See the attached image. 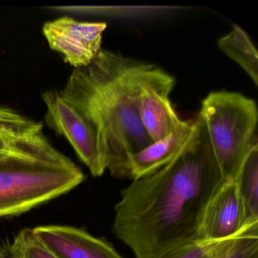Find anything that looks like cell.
<instances>
[{
  "instance_id": "obj_14",
  "label": "cell",
  "mask_w": 258,
  "mask_h": 258,
  "mask_svg": "<svg viewBox=\"0 0 258 258\" xmlns=\"http://www.w3.org/2000/svg\"><path fill=\"white\" fill-rule=\"evenodd\" d=\"M235 179L249 217L258 220V145L247 155Z\"/></svg>"
},
{
  "instance_id": "obj_12",
  "label": "cell",
  "mask_w": 258,
  "mask_h": 258,
  "mask_svg": "<svg viewBox=\"0 0 258 258\" xmlns=\"http://www.w3.org/2000/svg\"><path fill=\"white\" fill-rule=\"evenodd\" d=\"M217 46L226 56L238 64L258 87L257 49L243 28L232 25L229 33L218 39Z\"/></svg>"
},
{
  "instance_id": "obj_8",
  "label": "cell",
  "mask_w": 258,
  "mask_h": 258,
  "mask_svg": "<svg viewBox=\"0 0 258 258\" xmlns=\"http://www.w3.org/2000/svg\"><path fill=\"white\" fill-rule=\"evenodd\" d=\"M105 22H80L70 17L49 21L43 34L52 50L62 55L75 69L85 67L97 56L102 48Z\"/></svg>"
},
{
  "instance_id": "obj_1",
  "label": "cell",
  "mask_w": 258,
  "mask_h": 258,
  "mask_svg": "<svg viewBox=\"0 0 258 258\" xmlns=\"http://www.w3.org/2000/svg\"><path fill=\"white\" fill-rule=\"evenodd\" d=\"M179 155L155 173L133 180L120 192L113 229L136 258H158L196 240L201 212L221 181L205 126Z\"/></svg>"
},
{
  "instance_id": "obj_2",
  "label": "cell",
  "mask_w": 258,
  "mask_h": 258,
  "mask_svg": "<svg viewBox=\"0 0 258 258\" xmlns=\"http://www.w3.org/2000/svg\"><path fill=\"white\" fill-rule=\"evenodd\" d=\"M170 75L155 63L102 49L88 66L74 69L59 91L97 131L114 177L126 178L130 159L152 143L139 117L142 90Z\"/></svg>"
},
{
  "instance_id": "obj_10",
  "label": "cell",
  "mask_w": 258,
  "mask_h": 258,
  "mask_svg": "<svg viewBox=\"0 0 258 258\" xmlns=\"http://www.w3.org/2000/svg\"><path fill=\"white\" fill-rule=\"evenodd\" d=\"M175 85L176 79L170 75L166 79L146 86L140 93L139 117L152 143L162 140L182 123L170 99Z\"/></svg>"
},
{
  "instance_id": "obj_5",
  "label": "cell",
  "mask_w": 258,
  "mask_h": 258,
  "mask_svg": "<svg viewBox=\"0 0 258 258\" xmlns=\"http://www.w3.org/2000/svg\"><path fill=\"white\" fill-rule=\"evenodd\" d=\"M46 105L44 122L55 134L64 137L93 176L108 170V159L99 134L81 111L58 90L42 93Z\"/></svg>"
},
{
  "instance_id": "obj_15",
  "label": "cell",
  "mask_w": 258,
  "mask_h": 258,
  "mask_svg": "<svg viewBox=\"0 0 258 258\" xmlns=\"http://www.w3.org/2000/svg\"><path fill=\"white\" fill-rule=\"evenodd\" d=\"M11 246L17 258H58L39 241L32 229L22 230Z\"/></svg>"
},
{
  "instance_id": "obj_4",
  "label": "cell",
  "mask_w": 258,
  "mask_h": 258,
  "mask_svg": "<svg viewBox=\"0 0 258 258\" xmlns=\"http://www.w3.org/2000/svg\"><path fill=\"white\" fill-rule=\"evenodd\" d=\"M82 170L64 164L20 158L0 159V219L19 215L76 188Z\"/></svg>"
},
{
  "instance_id": "obj_13",
  "label": "cell",
  "mask_w": 258,
  "mask_h": 258,
  "mask_svg": "<svg viewBox=\"0 0 258 258\" xmlns=\"http://www.w3.org/2000/svg\"><path fill=\"white\" fill-rule=\"evenodd\" d=\"M205 258H258V223L247 225Z\"/></svg>"
},
{
  "instance_id": "obj_3",
  "label": "cell",
  "mask_w": 258,
  "mask_h": 258,
  "mask_svg": "<svg viewBox=\"0 0 258 258\" xmlns=\"http://www.w3.org/2000/svg\"><path fill=\"white\" fill-rule=\"evenodd\" d=\"M200 117L221 180L235 179L247 155L258 145L257 105L238 92L218 90L202 101Z\"/></svg>"
},
{
  "instance_id": "obj_16",
  "label": "cell",
  "mask_w": 258,
  "mask_h": 258,
  "mask_svg": "<svg viewBox=\"0 0 258 258\" xmlns=\"http://www.w3.org/2000/svg\"><path fill=\"white\" fill-rule=\"evenodd\" d=\"M226 239L227 238L208 241L193 240L174 247L158 258H205Z\"/></svg>"
},
{
  "instance_id": "obj_17",
  "label": "cell",
  "mask_w": 258,
  "mask_h": 258,
  "mask_svg": "<svg viewBox=\"0 0 258 258\" xmlns=\"http://www.w3.org/2000/svg\"><path fill=\"white\" fill-rule=\"evenodd\" d=\"M0 258H17L12 248L11 244L0 247Z\"/></svg>"
},
{
  "instance_id": "obj_11",
  "label": "cell",
  "mask_w": 258,
  "mask_h": 258,
  "mask_svg": "<svg viewBox=\"0 0 258 258\" xmlns=\"http://www.w3.org/2000/svg\"><path fill=\"white\" fill-rule=\"evenodd\" d=\"M197 115L182 123L162 140L152 143L130 159L126 178L137 180L149 176L171 162L183 149L197 125Z\"/></svg>"
},
{
  "instance_id": "obj_9",
  "label": "cell",
  "mask_w": 258,
  "mask_h": 258,
  "mask_svg": "<svg viewBox=\"0 0 258 258\" xmlns=\"http://www.w3.org/2000/svg\"><path fill=\"white\" fill-rule=\"evenodd\" d=\"M39 241L58 258H124L108 241L73 226H37Z\"/></svg>"
},
{
  "instance_id": "obj_18",
  "label": "cell",
  "mask_w": 258,
  "mask_h": 258,
  "mask_svg": "<svg viewBox=\"0 0 258 258\" xmlns=\"http://www.w3.org/2000/svg\"></svg>"
},
{
  "instance_id": "obj_7",
  "label": "cell",
  "mask_w": 258,
  "mask_h": 258,
  "mask_svg": "<svg viewBox=\"0 0 258 258\" xmlns=\"http://www.w3.org/2000/svg\"><path fill=\"white\" fill-rule=\"evenodd\" d=\"M254 223L258 220L249 217L236 179L221 180L201 212L196 239H225Z\"/></svg>"
},
{
  "instance_id": "obj_6",
  "label": "cell",
  "mask_w": 258,
  "mask_h": 258,
  "mask_svg": "<svg viewBox=\"0 0 258 258\" xmlns=\"http://www.w3.org/2000/svg\"><path fill=\"white\" fill-rule=\"evenodd\" d=\"M20 158L69 164L73 161L52 146L42 122L0 106V159Z\"/></svg>"
}]
</instances>
